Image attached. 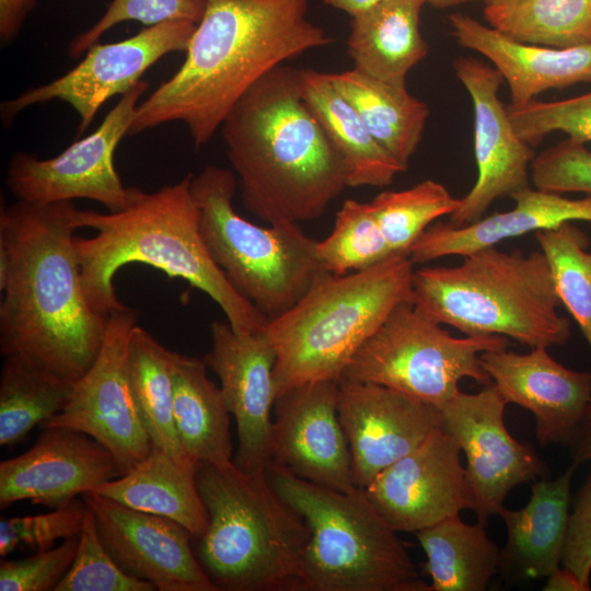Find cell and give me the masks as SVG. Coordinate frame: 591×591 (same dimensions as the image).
<instances>
[{
    "label": "cell",
    "instance_id": "cell-47",
    "mask_svg": "<svg viewBox=\"0 0 591 591\" xmlns=\"http://www.w3.org/2000/svg\"><path fill=\"white\" fill-rule=\"evenodd\" d=\"M543 591H588L580 579L568 568H557L547 578Z\"/></svg>",
    "mask_w": 591,
    "mask_h": 591
},
{
    "label": "cell",
    "instance_id": "cell-10",
    "mask_svg": "<svg viewBox=\"0 0 591 591\" xmlns=\"http://www.w3.org/2000/svg\"><path fill=\"white\" fill-rule=\"evenodd\" d=\"M441 325L414 301L399 303L357 350L340 380L380 384L438 408L460 392L462 379L491 384L480 354L506 349L509 339L459 338Z\"/></svg>",
    "mask_w": 591,
    "mask_h": 591
},
{
    "label": "cell",
    "instance_id": "cell-22",
    "mask_svg": "<svg viewBox=\"0 0 591 591\" xmlns=\"http://www.w3.org/2000/svg\"><path fill=\"white\" fill-rule=\"evenodd\" d=\"M480 363L507 404L534 415L542 447L568 443L591 402L590 372L566 368L545 347L485 351Z\"/></svg>",
    "mask_w": 591,
    "mask_h": 591
},
{
    "label": "cell",
    "instance_id": "cell-38",
    "mask_svg": "<svg viewBox=\"0 0 591 591\" xmlns=\"http://www.w3.org/2000/svg\"><path fill=\"white\" fill-rule=\"evenodd\" d=\"M88 507V506H86ZM120 569L103 545L92 511L86 510L73 561L55 591H154Z\"/></svg>",
    "mask_w": 591,
    "mask_h": 591
},
{
    "label": "cell",
    "instance_id": "cell-4",
    "mask_svg": "<svg viewBox=\"0 0 591 591\" xmlns=\"http://www.w3.org/2000/svg\"><path fill=\"white\" fill-rule=\"evenodd\" d=\"M192 177L151 193L130 187L129 204L117 212L78 211L79 227L95 231L74 237L86 298L104 316L127 308L113 280L123 266L140 263L206 293L236 332L258 333L267 318L233 288L206 246Z\"/></svg>",
    "mask_w": 591,
    "mask_h": 591
},
{
    "label": "cell",
    "instance_id": "cell-14",
    "mask_svg": "<svg viewBox=\"0 0 591 591\" xmlns=\"http://www.w3.org/2000/svg\"><path fill=\"white\" fill-rule=\"evenodd\" d=\"M195 26L186 21L166 22L144 27L119 42L96 43L65 74L2 102L1 118L10 124L26 107L57 100L69 104L79 115L80 135L108 99L128 92L167 54L185 51Z\"/></svg>",
    "mask_w": 591,
    "mask_h": 591
},
{
    "label": "cell",
    "instance_id": "cell-21",
    "mask_svg": "<svg viewBox=\"0 0 591 591\" xmlns=\"http://www.w3.org/2000/svg\"><path fill=\"white\" fill-rule=\"evenodd\" d=\"M121 475L113 453L91 436L44 428L31 449L0 463V507L30 500L57 508Z\"/></svg>",
    "mask_w": 591,
    "mask_h": 591
},
{
    "label": "cell",
    "instance_id": "cell-34",
    "mask_svg": "<svg viewBox=\"0 0 591 591\" xmlns=\"http://www.w3.org/2000/svg\"><path fill=\"white\" fill-rule=\"evenodd\" d=\"M484 15L493 28L521 43L591 45V0H512L485 7Z\"/></svg>",
    "mask_w": 591,
    "mask_h": 591
},
{
    "label": "cell",
    "instance_id": "cell-42",
    "mask_svg": "<svg viewBox=\"0 0 591 591\" xmlns=\"http://www.w3.org/2000/svg\"><path fill=\"white\" fill-rule=\"evenodd\" d=\"M586 143L566 138L534 157L531 179L537 189L591 195V151Z\"/></svg>",
    "mask_w": 591,
    "mask_h": 591
},
{
    "label": "cell",
    "instance_id": "cell-31",
    "mask_svg": "<svg viewBox=\"0 0 591 591\" xmlns=\"http://www.w3.org/2000/svg\"><path fill=\"white\" fill-rule=\"evenodd\" d=\"M414 534L427 557L431 591H484L500 572L501 548L479 522L454 515Z\"/></svg>",
    "mask_w": 591,
    "mask_h": 591
},
{
    "label": "cell",
    "instance_id": "cell-28",
    "mask_svg": "<svg viewBox=\"0 0 591 591\" xmlns=\"http://www.w3.org/2000/svg\"><path fill=\"white\" fill-rule=\"evenodd\" d=\"M197 466L152 447L149 455L130 471L93 491L132 509L172 519L196 541L208 524L196 483Z\"/></svg>",
    "mask_w": 591,
    "mask_h": 591
},
{
    "label": "cell",
    "instance_id": "cell-20",
    "mask_svg": "<svg viewBox=\"0 0 591 591\" xmlns=\"http://www.w3.org/2000/svg\"><path fill=\"white\" fill-rule=\"evenodd\" d=\"M337 409L357 487L366 488L386 467L441 428L440 408L375 383L338 382Z\"/></svg>",
    "mask_w": 591,
    "mask_h": 591
},
{
    "label": "cell",
    "instance_id": "cell-33",
    "mask_svg": "<svg viewBox=\"0 0 591 591\" xmlns=\"http://www.w3.org/2000/svg\"><path fill=\"white\" fill-rule=\"evenodd\" d=\"M73 385L21 356H5L0 375V445L16 444L61 412Z\"/></svg>",
    "mask_w": 591,
    "mask_h": 591
},
{
    "label": "cell",
    "instance_id": "cell-30",
    "mask_svg": "<svg viewBox=\"0 0 591 591\" xmlns=\"http://www.w3.org/2000/svg\"><path fill=\"white\" fill-rule=\"evenodd\" d=\"M329 77L376 141L408 169L429 117L428 105L412 95L406 84L390 83L356 68Z\"/></svg>",
    "mask_w": 591,
    "mask_h": 591
},
{
    "label": "cell",
    "instance_id": "cell-23",
    "mask_svg": "<svg viewBox=\"0 0 591 591\" xmlns=\"http://www.w3.org/2000/svg\"><path fill=\"white\" fill-rule=\"evenodd\" d=\"M449 23L457 44L485 56L507 81L510 107L523 106L549 89L591 81V45L525 44L462 13L449 15Z\"/></svg>",
    "mask_w": 591,
    "mask_h": 591
},
{
    "label": "cell",
    "instance_id": "cell-1",
    "mask_svg": "<svg viewBox=\"0 0 591 591\" xmlns=\"http://www.w3.org/2000/svg\"><path fill=\"white\" fill-rule=\"evenodd\" d=\"M73 201L18 200L0 213V348L76 382L103 343L107 316L84 292Z\"/></svg>",
    "mask_w": 591,
    "mask_h": 591
},
{
    "label": "cell",
    "instance_id": "cell-46",
    "mask_svg": "<svg viewBox=\"0 0 591 591\" xmlns=\"http://www.w3.org/2000/svg\"><path fill=\"white\" fill-rule=\"evenodd\" d=\"M566 447L572 463L578 466L591 461V402Z\"/></svg>",
    "mask_w": 591,
    "mask_h": 591
},
{
    "label": "cell",
    "instance_id": "cell-12",
    "mask_svg": "<svg viewBox=\"0 0 591 591\" xmlns=\"http://www.w3.org/2000/svg\"><path fill=\"white\" fill-rule=\"evenodd\" d=\"M137 314L128 306L107 316L100 351L73 385L66 406L40 426L82 431L107 448L124 474L146 459L152 443L139 415L128 372V346Z\"/></svg>",
    "mask_w": 591,
    "mask_h": 591
},
{
    "label": "cell",
    "instance_id": "cell-25",
    "mask_svg": "<svg viewBox=\"0 0 591 591\" xmlns=\"http://www.w3.org/2000/svg\"><path fill=\"white\" fill-rule=\"evenodd\" d=\"M578 465L555 479L535 480L529 502L519 510L502 507L497 513L507 530L500 572L515 580L547 578L559 568L567 538L571 479Z\"/></svg>",
    "mask_w": 591,
    "mask_h": 591
},
{
    "label": "cell",
    "instance_id": "cell-48",
    "mask_svg": "<svg viewBox=\"0 0 591 591\" xmlns=\"http://www.w3.org/2000/svg\"><path fill=\"white\" fill-rule=\"evenodd\" d=\"M381 1L382 0H324V3L355 16L371 9Z\"/></svg>",
    "mask_w": 591,
    "mask_h": 591
},
{
    "label": "cell",
    "instance_id": "cell-50",
    "mask_svg": "<svg viewBox=\"0 0 591 591\" xmlns=\"http://www.w3.org/2000/svg\"><path fill=\"white\" fill-rule=\"evenodd\" d=\"M512 0H483L485 7L500 4Z\"/></svg>",
    "mask_w": 591,
    "mask_h": 591
},
{
    "label": "cell",
    "instance_id": "cell-16",
    "mask_svg": "<svg viewBox=\"0 0 591 591\" xmlns=\"http://www.w3.org/2000/svg\"><path fill=\"white\" fill-rule=\"evenodd\" d=\"M460 453L456 441L440 428L363 489L393 530L416 533L474 510Z\"/></svg>",
    "mask_w": 591,
    "mask_h": 591
},
{
    "label": "cell",
    "instance_id": "cell-5",
    "mask_svg": "<svg viewBox=\"0 0 591 591\" xmlns=\"http://www.w3.org/2000/svg\"><path fill=\"white\" fill-rule=\"evenodd\" d=\"M196 483L208 515L196 555L216 588L298 591L310 530L266 472L201 462Z\"/></svg>",
    "mask_w": 591,
    "mask_h": 591
},
{
    "label": "cell",
    "instance_id": "cell-45",
    "mask_svg": "<svg viewBox=\"0 0 591 591\" xmlns=\"http://www.w3.org/2000/svg\"><path fill=\"white\" fill-rule=\"evenodd\" d=\"M36 0H0V38L2 43L12 42L20 33Z\"/></svg>",
    "mask_w": 591,
    "mask_h": 591
},
{
    "label": "cell",
    "instance_id": "cell-27",
    "mask_svg": "<svg viewBox=\"0 0 591 591\" xmlns=\"http://www.w3.org/2000/svg\"><path fill=\"white\" fill-rule=\"evenodd\" d=\"M420 0H382L351 16L347 53L354 68L376 79L406 84L408 72L428 55L420 32Z\"/></svg>",
    "mask_w": 591,
    "mask_h": 591
},
{
    "label": "cell",
    "instance_id": "cell-32",
    "mask_svg": "<svg viewBox=\"0 0 591 591\" xmlns=\"http://www.w3.org/2000/svg\"><path fill=\"white\" fill-rule=\"evenodd\" d=\"M174 352L135 325L128 346L129 381L152 447L179 462H192L183 453L174 422Z\"/></svg>",
    "mask_w": 591,
    "mask_h": 591
},
{
    "label": "cell",
    "instance_id": "cell-9",
    "mask_svg": "<svg viewBox=\"0 0 591 591\" xmlns=\"http://www.w3.org/2000/svg\"><path fill=\"white\" fill-rule=\"evenodd\" d=\"M237 187L230 170L208 165L192 177L206 246L233 288L267 321L292 308L328 271L317 241L299 223L260 227L233 206Z\"/></svg>",
    "mask_w": 591,
    "mask_h": 591
},
{
    "label": "cell",
    "instance_id": "cell-44",
    "mask_svg": "<svg viewBox=\"0 0 591 591\" xmlns=\"http://www.w3.org/2000/svg\"><path fill=\"white\" fill-rule=\"evenodd\" d=\"M563 566L590 590L591 577V473L571 499Z\"/></svg>",
    "mask_w": 591,
    "mask_h": 591
},
{
    "label": "cell",
    "instance_id": "cell-24",
    "mask_svg": "<svg viewBox=\"0 0 591 591\" xmlns=\"http://www.w3.org/2000/svg\"><path fill=\"white\" fill-rule=\"evenodd\" d=\"M510 197L514 201L512 209L471 224L433 222L412 245L409 258L414 264H424L451 255L464 257L505 240L555 229L566 222H591V195L573 199L529 186Z\"/></svg>",
    "mask_w": 591,
    "mask_h": 591
},
{
    "label": "cell",
    "instance_id": "cell-18",
    "mask_svg": "<svg viewBox=\"0 0 591 591\" xmlns=\"http://www.w3.org/2000/svg\"><path fill=\"white\" fill-rule=\"evenodd\" d=\"M337 396V381L301 384L277 396L269 465L326 488H357Z\"/></svg>",
    "mask_w": 591,
    "mask_h": 591
},
{
    "label": "cell",
    "instance_id": "cell-29",
    "mask_svg": "<svg viewBox=\"0 0 591 591\" xmlns=\"http://www.w3.org/2000/svg\"><path fill=\"white\" fill-rule=\"evenodd\" d=\"M173 415L184 455L192 462H233L230 412L202 359L174 352Z\"/></svg>",
    "mask_w": 591,
    "mask_h": 591
},
{
    "label": "cell",
    "instance_id": "cell-39",
    "mask_svg": "<svg viewBox=\"0 0 591 591\" xmlns=\"http://www.w3.org/2000/svg\"><path fill=\"white\" fill-rule=\"evenodd\" d=\"M205 11V0H112L102 16L69 44L70 57H79L115 25L139 22L146 27L166 22L197 24Z\"/></svg>",
    "mask_w": 591,
    "mask_h": 591
},
{
    "label": "cell",
    "instance_id": "cell-2",
    "mask_svg": "<svg viewBox=\"0 0 591 591\" xmlns=\"http://www.w3.org/2000/svg\"><path fill=\"white\" fill-rule=\"evenodd\" d=\"M308 8L309 0H205L183 63L140 101L128 136L181 121L204 147L266 73L334 42Z\"/></svg>",
    "mask_w": 591,
    "mask_h": 591
},
{
    "label": "cell",
    "instance_id": "cell-41",
    "mask_svg": "<svg viewBox=\"0 0 591 591\" xmlns=\"http://www.w3.org/2000/svg\"><path fill=\"white\" fill-rule=\"evenodd\" d=\"M86 510L84 500L73 499L47 513L1 519L0 555L7 556L21 546L44 551L59 540L79 535Z\"/></svg>",
    "mask_w": 591,
    "mask_h": 591
},
{
    "label": "cell",
    "instance_id": "cell-49",
    "mask_svg": "<svg viewBox=\"0 0 591 591\" xmlns=\"http://www.w3.org/2000/svg\"><path fill=\"white\" fill-rule=\"evenodd\" d=\"M420 1L424 2V4L428 3L436 8H450V7H455V5L464 4V3L476 1V0H420Z\"/></svg>",
    "mask_w": 591,
    "mask_h": 591
},
{
    "label": "cell",
    "instance_id": "cell-36",
    "mask_svg": "<svg viewBox=\"0 0 591 591\" xmlns=\"http://www.w3.org/2000/svg\"><path fill=\"white\" fill-rule=\"evenodd\" d=\"M549 264L561 305L569 311L591 349V251L586 232L572 222L535 232Z\"/></svg>",
    "mask_w": 591,
    "mask_h": 591
},
{
    "label": "cell",
    "instance_id": "cell-19",
    "mask_svg": "<svg viewBox=\"0 0 591 591\" xmlns=\"http://www.w3.org/2000/svg\"><path fill=\"white\" fill-rule=\"evenodd\" d=\"M210 336L211 347L202 360L219 378L222 396L236 424L233 463L247 473L266 472L277 397L275 352L262 332L239 333L227 320L213 321Z\"/></svg>",
    "mask_w": 591,
    "mask_h": 591
},
{
    "label": "cell",
    "instance_id": "cell-26",
    "mask_svg": "<svg viewBox=\"0 0 591 591\" xmlns=\"http://www.w3.org/2000/svg\"><path fill=\"white\" fill-rule=\"evenodd\" d=\"M302 93L344 162L348 187H385L407 171L372 136L329 73L302 69Z\"/></svg>",
    "mask_w": 591,
    "mask_h": 591
},
{
    "label": "cell",
    "instance_id": "cell-7",
    "mask_svg": "<svg viewBox=\"0 0 591 591\" xmlns=\"http://www.w3.org/2000/svg\"><path fill=\"white\" fill-rule=\"evenodd\" d=\"M414 302L466 336L497 335L530 348L565 345L570 321L542 251H475L455 266L421 267L413 276Z\"/></svg>",
    "mask_w": 591,
    "mask_h": 591
},
{
    "label": "cell",
    "instance_id": "cell-40",
    "mask_svg": "<svg viewBox=\"0 0 591 591\" xmlns=\"http://www.w3.org/2000/svg\"><path fill=\"white\" fill-rule=\"evenodd\" d=\"M507 108L517 134L530 146L554 131L582 143L591 141V92L560 101L533 100Z\"/></svg>",
    "mask_w": 591,
    "mask_h": 591
},
{
    "label": "cell",
    "instance_id": "cell-35",
    "mask_svg": "<svg viewBox=\"0 0 591 591\" xmlns=\"http://www.w3.org/2000/svg\"><path fill=\"white\" fill-rule=\"evenodd\" d=\"M460 205L441 183L425 179L402 190L378 194L370 207L393 254H407L422 232Z\"/></svg>",
    "mask_w": 591,
    "mask_h": 591
},
{
    "label": "cell",
    "instance_id": "cell-8",
    "mask_svg": "<svg viewBox=\"0 0 591 591\" xmlns=\"http://www.w3.org/2000/svg\"><path fill=\"white\" fill-rule=\"evenodd\" d=\"M266 476L310 530L298 591H431L363 488H326L274 465Z\"/></svg>",
    "mask_w": 591,
    "mask_h": 591
},
{
    "label": "cell",
    "instance_id": "cell-43",
    "mask_svg": "<svg viewBox=\"0 0 591 591\" xmlns=\"http://www.w3.org/2000/svg\"><path fill=\"white\" fill-rule=\"evenodd\" d=\"M79 535L62 540L58 546L37 551L22 559H4L0 564L1 591L55 590L76 556Z\"/></svg>",
    "mask_w": 591,
    "mask_h": 591
},
{
    "label": "cell",
    "instance_id": "cell-11",
    "mask_svg": "<svg viewBox=\"0 0 591 591\" xmlns=\"http://www.w3.org/2000/svg\"><path fill=\"white\" fill-rule=\"evenodd\" d=\"M149 84L140 80L105 115L89 136L72 142L50 159L20 152L7 169V185L18 200L36 204L94 200L117 212L127 207L130 187L124 186L114 165L120 140L129 135L137 106Z\"/></svg>",
    "mask_w": 591,
    "mask_h": 591
},
{
    "label": "cell",
    "instance_id": "cell-15",
    "mask_svg": "<svg viewBox=\"0 0 591 591\" xmlns=\"http://www.w3.org/2000/svg\"><path fill=\"white\" fill-rule=\"evenodd\" d=\"M453 69L472 100L477 165L474 186L449 216L450 224L462 227L480 220L497 199L529 187L535 154L532 146L517 134L508 108L499 99L503 81L499 71L473 57L456 58Z\"/></svg>",
    "mask_w": 591,
    "mask_h": 591
},
{
    "label": "cell",
    "instance_id": "cell-13",
    "mask_svg": "<svg viewBox=\"0 0 591 591\" xmlns=\"http://www.w3.org/2000/svg\"><path fill=\"white\" fill-rule=\"evenodd\" d=\"M507 402L491 383L477 393L459 392L441 408V428L466 457L465 474L477 522L505 507L517 486L546 477L548 467L534 448L517 441L505 426Z\"/></svg>",
    "mask_w": 591,
    "mask_h": 591
},
{
    "label": "cell",
    "instance_id": "cell-6",
    "mask_svg": "<svg viewBox=\"0 0 591 591\" xmlns=\"http://www.w3.org/2000/svg\"><path fill=\"white\" fill-rule=\"evenodd\" d=\"M414 271L407 254H395L362 270L327 273L292 308L267 321L260 332L275 352L277 396L310 382H339L391 312L414 301Z\"/></svg>",
    "mask_w": 591,
    "mask_h": 591
},
{
    "label": "cell",
    "instance_id": "cell-37",
    "mask_svg": "<svg viewBox=\"0 0 591 591\" xmlns=\"http://www.w3.org/2000/svg\"><path fill=\"white\" fill-rule=\"evenodd\" d=\"M317 252L325 269L335 275L362 270L395 255L374 219L370 202L354 199L343 202L331 234L317 241Z\"/></svg>",
    "mask_w": 591,
    "mask_h": 591
},
{
    "label": "cell",
    "instance_id": "cell-3",
    "mask_svg": "<svg viewBox=\"0 0 591 591\" xmlns=\"http://www.w3.org/2000/svg\"><path fill=\"white\" fill-rule=\"evenodd\" d=\"M220 131L244 208L268 224L316 220L348 187L344 162L304 100L302 69L283 63L266 73Z\"/></svg>",
    "mask_w": 591,
    "mask_h": 591
},
{
    "label": "cell",
    "instance_id": "cell-17",
    "mask_svg": "<svg viewBox=\"0 0 591 591\" xmlns=\"http://www.w3.org/2000/svg\"><path fill=\"white\" fill-rule=\"evenodd\" d=\"M99 536L123 571L159 591H217L194 552L190 533L176 521L132 509L90 491Z\"/></svg>",
    "mask_w": 591,
    "mask_h": 591
}]
</instances>
